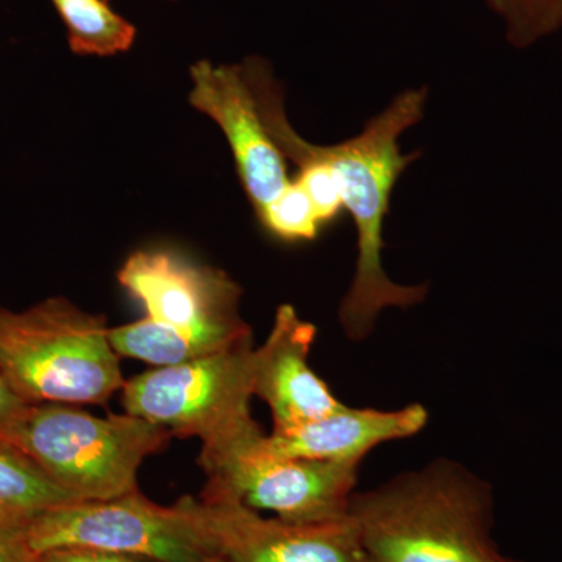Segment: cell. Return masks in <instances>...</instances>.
I'll list each match as a JSON object with an SVG mask.
<instances>
[{
	"label": "cell",
	"mask_w": 562,
	"mask_h": 562,
	"mask_svg": "<svg viewBox=\"0 0 562 562\" xmlns=\"http://www.w3.org/2000/svg\"><path fill=\"white\" fill-rule=\"evenodd\" d=\"M349 514L372 562H524L492 536L491 484L450 458L355 492Z\"/></svg>",
	"instance_id": "obj_1"
},
{
	"label": "cell",
	"mask_w": 562,
	"mask_h": 562,
	"mask_svg": "<svg viewBox=\"0 0 562 562\" xmlns=\"http://www.w3.org/2000/svg\"><path fill=\"white\" fill-rule=\"evenodd\" d=\"M425 103V88L402 92L360 135L333 146H317L297 135L299 146L331 169L344 211L357 228V268L339 306V322L349 341L368 339L384 310L412 308L428 294L425 284L406 286L392 281L382 258L392 191L405 169L420 157V151L403 155L398 139L424 117Z\"/></svg>",
	"instance_id": "obj_2"
},
{
	"label": "cell",
	"mask_w": 562,
	"mask_h": 562,
	"mask_svg": "<svg viewBox=\"0 0 562 562\" xmlns=\"http://www.w3.org/2000/svg\"><path fill=\"white\" fill-rule=\"evenodd\" d=\"M120 358L105 317L68 299L0 305V373L25 403L102 405L124 386Z\"/></svg>",
	"instance_id": "obj_3"
},
{
	"label": "cell",
	"mask_w": 562,
	"mask_h": 562,
	"mask_svg": "<svg viewBox=\"0 0 562 562\" xmlns=\"http://www.w3.org/2000/svg\"><path fill=\"white\" fill-rule=\"evenodd\" d=\"M171 432L132 414L99 417L61 403H29L7 436L76 502L111 501L138 491L143 462Z\"/></svg>",
	"instance_id": "obj_4"
},
{
	"label": "cell",
	"mask_w": 562,
	"mask_h": 562,
	"mask_svg": "<svg viewBox=\"0 0 562 562\" xmlns=\"http://www.w3.org/2000/svg\"><path fill=\"white\" fill-rule=\"evenodd\" d=\"M254 339L183 364L125 380L122 408L202 442L199 460L220 457L265 435L251 416Z\"/></svg>",
	"instance_id": "obj_5"
},
{
	"label": "cell",
	"mask_w": 562,
	"mask_h": 562,
	"mask_svg": "<svg viewBox=\"0 0 562 562\" xmlns=\"http://www.w3.org/2000/svg\"><path fill=\"white\" fill-rule=\"evenodd\" d=\"M24 531L36 554L85 547L154 562H222L210 552L179 502L161 506L139 490L111 501L55 506Z\"/></svg>",
	"instance_id": "obj_6"
},
{
	"label": "cell",
	"mask_w": 562,
	"mask_h": 562,
	"mask_svg": "<svg viewBox=\"0 0 562 562\" xmlns=\"http://www.w3.org/2000/svg\"><path fill=\"white\" fill-rule=\"evenodd\" d=\"M262 436L199 461L206 475L201 497L232 498L290 522H330L349 516L361 462L268 457L258 450Z\"/></svg>",
	"instance_id": "obj_7"
},
{
	"label": "cell",
	"mask_w": 562,
	"mask_h": 562,
	"mask_svg": "<svg viewBox=\"0 0 562 562\" xmlns=\"http://www.w3.org/2000/svg\"><path fill=\"white\" fill-rule=\"evenodd\" d=\"M117 280L146 317L206 355L254 339L239 314L241 286L221 269L195 265L172 250H138L122 265Z\"/></svg>",
	"instance_id": "obj_8"
},
{
	"label": "cell",
	"mask_w": 562,
	"mask_h": 562,
	"mask_svg": "<svg viewBox=\"0 0 562 562\" xmlns=\"http://www.w3.org/2000/svg\"><path fill=\"white\" fill-rule=\"evenodd\" d=\"M179 505L222 562H372L350 514L330 522L262 516L232 498H180Z\"/></svg>",
	"instance_id": "obj_9"
},
{
	"label": "cell",
	"mask_w": 562,
	"mask_h": 562,
	"mask_svg": "<svg viewBox=\"0 0 562 562\" xmlns=\"http://www.w3.org/2000/svg\"><path fill=\"white\" fill-rule=\"evenodd\" d=\"M191 105L216 122L227 136L239 180L255 213H260L292 180L286 158L262 121L244 66L198 61L191 68Z\"/></svg>",
	"instance_id": "obj_10"
},
{
	"label": "cell",
	"mask_w": 562,
	"mask_h": 562,
	"mask_svg": "<svg viewBox=\"0 0 562 562\" xmlns=\"http://www.w3.org/2000/svg\"><path fill=\"white\" fill-rule=\"evenodd\" d=\"M316 336V325L284 303L265 344L254 351V397L271 409L272 431L290 430L344 406L310 366Z\"/></svg>",
	"instance_id": "obj_11"
},
{
	"label": "cell",
	"mask_w": 562,
	"mask_h": 562,
	"mask_svg": "<svg viewBox=\"0 0 562 562\" xmlns=\"http://www.w3.org/2000/svg\"><path fill=\"white\" fill-rule=\"evenodd\" d=\"M428 419L430 414L420 403L397 409L344 405L321 419L262 436L258 450L276 458L362 462L382 443L413 438L427 427Z\"/></svg>",
	"instance_id": "obj_12"
},
{
	"label": "cell",
	"mask_w": 562,
	"mask_h": 562,
	"mask_svg": "<svg viewBox=\"0 0 562 562\" xmlns=\"http://www.w3.org/2000/svg\"><path fill=\"white\" fill-rule=\"evenodd\" d=\"M76 502L14 447L0 443V525L25 528L55 506Z\"/></svg>",
	"instance_id": "obj_13"
},
{
	"label": "cell",
	"mask_w": 562,
	"mask_h": 562,
	"mask_svg": "<svg viewBox=\"0 0 562 562\" xmlns=\"http://www.w3.org/2000/svg\"><path fill=\"white\" fill-rule=\"evenodd\" d=\"M68 29L69 46L79 55L110 57L131 49L136 29L110 9L106 0H52Z\"/></svg>",
	"instance_id": "obj_14"
},
{
	"label": "cell",
	"mask_w": 562,
	"mask_h": 562,
	"mask_svg": "<svg viewBox=\"0 0 562 562\" xmlns=\"http://www.w3.org/2000/svg\"><path fill=\"white\" fill-rule=\"evenodd\" d=\"M110 341L120 357L135 358L157 368L209 357L190 339L149 317L110 328Z\"/></svg>",
	"instance_id": "obj_15"
},
{
	"label": "cell",
	"mask_w": 562,
	"mask_h": 562,
	"mask_svg": "<svg viewBox=\"0 0 562 562\" xmlns=\"http://www.w3.org/2000/svg\"><path fill=\"white\" fill-rule=\"evenodd\" d=\"M257 216L266 232L284 243L314 241L325 228L312 199L295 179Z\"/></svg>",
	"instance_id": "obj_16"
},
{
	"label": "cell",
	"mask_w": 562,
	"mask_h": 562,
	"mask_svg": "<svg viewBox=\"0 0 562 562\" xmlns=\"http://www.w3.org/2000/svg\"><path fill=\"white\" fill-rule=\"evenodd\" d=\"M503 18L506 36L517 49H527L562 29V0H486Z\"/></svg>",
	"instance_id": "obj_17"
},
{
	"label": "cell",
	"mask_w": 562,
	"mask_h": 562,
	"mask_svg": "<svg viewBox=\"0 0 562 562\" xmlns=\"http://www.w3.org/2000/svg\"><path fill=\"white\" fill-rule=\"evenodd\" d=\"M36 562H154L131 554L106 552V550L65 547L47 550L36 557Z\"/></svg>",
	"instance_id": "obj_18"
},
{
	"label": "cell",
	"mask_w": 562,
	"mask_h": 562,
	"mask_svg": "<svg viewBox=\"0 0 562 562\" xmlns=\"http://www.w3.org/2000/svg\"><path fill=\"white\" fill-rule=\"evenodd\" d=\"M24 528L0 525V562H36Z\"/></svg>",
	"instance_id": "obj_19"
},
{
	"label": "cell",
	"mask_w": 562,
	"mask_h": 562,
	"mask_svg": "<svg viewBox=\"0 0 562 562\" xmlns=\"http://www.w3.org/2000/svg\"><path fill=\"white\" fill-rule=\"evenodd\" d=\"M27 406L29 403L22 401L20 395L11 390L10 384L7 383V380L0 373V443L5 442L11 428L16 424Z\"/></svg>",
	"instance_id": "obj_20"
}]
</instances>
